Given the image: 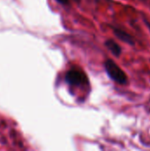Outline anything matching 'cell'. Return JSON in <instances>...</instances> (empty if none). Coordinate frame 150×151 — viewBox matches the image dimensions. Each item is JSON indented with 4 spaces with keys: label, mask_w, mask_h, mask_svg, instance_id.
Masks as SVG:
<instances>
[{
    "label": "cell",
    "mask_w": 150,
    "mask_h": 151,
    "mask_svg": "<svg viewBox=\"0 0 150 151\" xmlns=\"http://www.w3.org/2000/svg\"><path fill=\"white\" fill-rule=\"evenodd\" d=\"M58 4L64 5V6H68L70 5V0H56Z\"/></svg>",
    "instance_id": "5b68a950"
},
{
    "label": "cell",
    "mask_w": 150,
    "mask_h": 151,
    "mask_svg": "<svg viewBox=\"0 0 150 151\" xmlns=\"http://www.w3.org/2000/svg\"><path fill=\"white\" fill-rule=\"evenodd\" d=\"M104 45L115 57H117V58L120 57V55L122 53V49L114 40L109 39V40L105 41Z\"/></svg>",
    "instance_id": "277c9868"
},
{
    "label": "cell",
    "mask_w": 150,
    "mask_h": 151,
    "mask_svg": "<svg viewBox=\"0 0 150 151\" xmlns=\"http://www.w3.org/2000/svg\"><path fill=\"white\" fill-rule=\"evenodd\" d=\"M65 81L71 87H80L88 83V77L80 70L71 69L65 73Z\"/></svg>",
    "instance_id": "7a4b0ae2"
},
{
    "label": "cell",
    "mask_w": 150,
    "mask_h": 151,
    "mask_svg": "<svg viewBox=\"0 0 150 151\" xmlns=\"http://www.w3.org/2000/svg\"><path fill=\"white\" fill-rule=\"evenodd\" d=\"M143 1H146V0H143Z\"/></svg>",
    "instance_id": "ba28073f"
},
{
    "label": "cell",
    "mask_w": 150,
    "mask_h": 151,
    "mask_svg": "<svg viewBox=\"0 0 150 151\" xmlns=\"http://www.w3.org/2000/svg\"><path fill=\"white\" fill-rule=\"evenodd\" d=\"M104 69L111 80L119 85H126L128 83V77L118 65L112 59H107L104 62Z\"/></svg>",
    "instance_id": "6da1fadb"
},
{
    "label": "cell",
    "mask_w": 150,
    "mask_h": 151,
    "mask_svg": "<svg viewBox=\"0 0 150 151\" xmlns=\"http://www.w3.org/2000/svg\"><path fill=\"white\" fill-rule=\"evenodd\" d=\"M73 1H75V2H77V3H80V0H73Z\"/></svg>",
    "instance_id": "52a82bcc"
},
{
    "label": "cell",
    "mask_w": 150,
    "mask_h": 151,
    "mask_svg": "<svg viewBox=\"0 0 150 151\" xmlns=\"http://www.w3.org/2000/svg\"><path fill=\"white\" fill-rule=\"evenodd\" d=\"M112 30H113V33L116 35V37H118L122 42H124L126 43H128V44H130L132 46H133L135 44L134 38L130 34H128L126 31H124L123 29L118 28V27H112Z\"/></svg>",
    "instance_id": "3957f363"
},
{
    "label": "cell",
    "mask_w": 150,
    "mask_h": 151,
    "mask_svg": "<svg viewBox=\"0 0 150 151\" xmlns=\"http://www.w3.org/2000/svg\"><path fill=\"white\" fill-rule=\"evenodd\" d=\"M144 23H145V25L148 27V28L150 30V22H149V21H147L146 19H144Z\"/></svg>",
    "instance_id": "8992f818"
}]
</instances>
